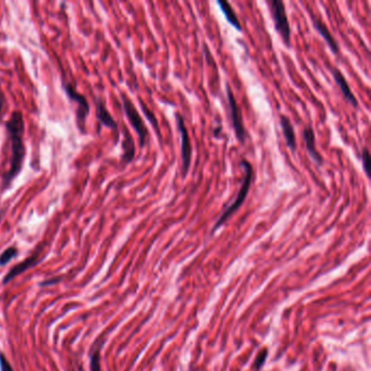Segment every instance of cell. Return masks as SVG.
Wrapping results in <instances>:
<instances>
[{"instance_id":"9c48e42d","label":"cell","mask_w":371,"mask_h":371,"mask_svg":"<svg viewBox=\"0 0 371 371\" xmlns=\"http://www.w3.org/2000/svg\"><path fill=\"white\" fill-rule=\"evenodd\" d=\"M312 21H313V25H314V27L316 28V31H317L320 35H321V37L324 39V42L327 43L329 48L332 50V53H335V54H338L340 53L339 44H338L337 41H335L333 35L331 34V32L329 31L327 25H325L320 19L314 17L313 14H312Z\"/></svg>"},{"instance_id":"e0dca14e","label":"cell","mask_w":371,"mask_h":371,"mask_svg":"<svg viewBox=\"0 0 371 371\" xmlns=\"http://www.w3.org/2000/svg\"><path fill=\"white\" fill-rule=\"evenodd\" d=\"M18 254L19 250L16 246L8 247L6 250H3L1 255H0V265H6L8 263L11 262L14 257H17Z\"/></svg>"},{"instance_id":"52a82bcc","label":"cell","mask_w":371,"mask_h":371,"mask_svg":"<svg viewBox=\"0 0 371 371\" xmlns=\"http://www.w3.org/2000/svg\"><path fill=\"white\" fill-rule=\"evenodd\" d=\"M227 96H228V104H229V109H230V116H231L232 127L234 129L235 135H237L238 142L240 144H244L245 139H246L247 137V132H246V129H245L244 127L242 111H240L239 107L238 106V103H237V100H235L233 92L229 84H227Z\"/></svg>"},{"instance_id":"2e32d148","label":"cell","mask_w":371,"mask_h":371,"mask_svg":"<svg viewBox=\"0 0 371 371\" xmlns=\"http://www.w3.org/2000/svg\"><path fill=\"white\" fill-rule=\"evenodd\" d=\"M102 342H98V346L96 345V348L89 356V368H91V371H102V366H100V347H102Z\"/></svg>"},{"instance_id":"44dd1931","label":"cell","mask_w":371,"mask_h":371,"mask_svg":"<svg viewBox=\"0 0 371 371\" xmlns=\"http://www.w3.org/2000/svg\"><path fill=\"white\" fill-rule=\"evenodd\" d=\"M0 371H14L6 356L0 352Z\"/></svg>"},{"instance_id":"ffe728a7","label":"cell","mask_w":371,"mask_h":371,"mask_svg":"<svg viewBox=\"0 0 371 371\" xmlns=\"http://www.w3.org/2000/svg\"><path fill=\"white\" fill-rule=\"evenodd\" d=\"M362 160H363L364 171H365L366 175H367V177H369V175H370V171H369V167H370V154H369L368 148H364L363 149Z\"/></svg>"},{"instance_id":"cb8c5ba5","label":"cell","mask_w":371,"mask_h":371,"mask_svg":"<svg viewBox=\"0 0 371 371\" xmlns=\"http://www.w3.org/2000/svg\"><path fill=\"white\" fill-rule=\"evenodd\" d=\"M2 214H3V212H2V210H0V220H1Z\"/></svg>"},{"instance_id":"6da1fadb","label":"cell","mask_w":371,"mask_h":371,"mask_svg":"<svg viewBox=\"0 0 371 371\" xmlns=\"http://www.w3.org/2000/svg\"><path fill=\"white\" fill-rule=\"evenodd\" d=\"M6 130L11 144V158H10V168L2 175L1 192L11 186L13 180L22 171L23 162L25 158V145H24V130L25 123L23 114L19 110H14L11 117L6 122Z\"/></svg>"},{"instance_id":"7402d4cb","label":"cell","mask_w":371,"mask_h":371,"mask_svg":"<svg viewBox=\"0 0 371 371\" xmlns=\"http://www.w3.org/2000/svg\"><path fill=\"white\" fill-rule=\"evenodd\" d=\"M6 104H7V99L6 97H4V94L1 89V85H0V120H1L2 118V113H3L4 107H6Z\"/></svg>"},{"instance_id":"3957f363","label":"cell","mask_w":371,"mask_h":371,"mask_svg":"<svg viewBox=\"0 0 371 371\" xmlns=\"http://www.w3.org/2000/svg\"><path fill=\"white\" fill-rule=\"evenodd\" d=\"M62 87L66 92L70 102L77 104V125L79 131L82 134H85L86 130V119L89 113V105L86 97L83 94L80 93L75 88L72 83L62 82Z\"/></svg>"},{"instance_id":"603a6c76","label":"cell","mask_w":371,"mask_h":371,"mask_svg":"<svg viewBox=\"0 0 371 371\" xmlns=\"http://www.w3.org/2000/svg\"><path fill=\"white\" fill-rule=\"evenodd\" d=\"M60 280H61V279L58 278V279H52V280H49V281H44V282H42L39 285H41V287H47V285H52V284H54V283L59 282Z\"/></svg>"},{"instance_id":"7a4b0ae2","label":"cell","mask_w":371,"mask_h":371,"mask_svg":"<svg viewBox=\"0 0 371 371\" xmlns=\"http://www.w3.org/2000/svg\"><path fill=\"white\" fill-rule=\"evenodd\" d=\"M240 165H242L243 169H244V178H243V181H242V184H240V187L238 189V195L237 197H235V199L233 200V202L229 205L228 207H225L224 210L222 212V213L220 214V217L218 218L217 222L214 223L213 228H212V234H213L217 230L222 227V225L228 221V220L230 219V217L237 212V210L242 206L244 200L246 199L247 195H248V192H249V188H250V185H252V182H253V178H254V169H253V165L252 163H250L249 161H247V160H240Z\"/></svg>"},{"instance_id":"4fadbf2b","label":"cell","mask_w":371,"mask_h":371,"mask_svg":"<svg viewBox=\"0 0 371 371\" xmlns=\"http://www.w3.org/2000/svg\"><path fill=\"white\" fill-rule=\"evenodd\" d=\"M280 125H281V129H282L285 143H287L288 147L291 150H292L293 153H295V152H296L297 143H296V136H295V132H294V128H293L292 122H291V120L287 116H284V114H281Z\"/></svg>"},{"instance_id":"277c9868","label":"cell","mask_w":371,"mask_h":371,"mask_svg":"<svg viewBox=\"0 0 371 371\" xmlns=\"http://www.w3.org/2000/svg\"><path fill=\"white\" fill-rule=\"evenodd\" d=\"M121 99H122V106L125 112V116H127L130 123H131L132 125V128L134 129V131L137 134L140 147H144L145 145L148 143V137H149L147 127L145 125L144 120L142 119V117H140L139 112L137 111V109L135 108L134 104L131 102V99H130L125 94L121 95Z\"/></svg>"},{"instance_id":"d6986e66","label":"cell","mask_w":371,"mask_h":371,"mask_svg":"<svg viewBox=\"0 0 371 371\" xmlns=\"http://www.w3.org/2000/svg\"><path fill=\"white\" fill-rule=\"evenodd\" d=\"M267 356H268V349H263L262 352L258 353L257 357H256L255 362H254L253 368L255 370H260V369H262V367L265 365V359H267Z\"/></svg>"},{"instance_id":"30bf717a","label":"cell","mask_w":371,"mask_h":371,"mask_svg":"<svg viewBox=\"0 0 371 371\" xmlns=\"http://www.w3.org/2000/svg\"><path fill=\"white\" fill-rule=\"evenodd\" d=\"M303 137H304L306 148H307V152L309 154L310 158H312L317 164L321 165L323 163V159L321 157V155H320V153L317 150V148H316L315 133H314L313 128L310 127V125L304 129Z\"/></svg>"},{"instance_id":"5b68a950","label":"cell","mask_w":371,"mask_h":371,"mask_svg":"<svg viewBox=\"0 0 371 371\" xmlns=\"http://www.w3.org/2000/svg\"><path fill=\"white\" fill-rule=\"evenodd\" d=\"M270 7H271L272 18L274 21V28L282 37L284 44L290 47L291 44V26L287 14V9L285 4L281 0H271L269 1Z\"/></svg>"},{"instance_id":"ac0fdd59","label":"cell","mask_w":371,"mask_h":371,"mask_svg":"<svg viewBox=\"0 0 371 371\" xmlns=\"http://www.w3.org/2000/svg\"><path fill=\"white\" fill-rule=\"evenodd\" d=\"M140 107H142L143 111H144V113H145V116L147 117V119L149 120L150 123H152V124L154 125L155 129H156L157 134L159 135V127H158V122H157L156 117H155V114H154L152 111H150V110L146 107V105H145L143 102H140Z\"/></svg>"},{"instance_id":"ba28073f","label":"cell","mask_w":371,"mask_h":371,"mask_svg":"<svg viewBox=\"0 0 371 371\" xmlns=\"http://www.w3.org/2000/svg\"><path fill=\"white\" fill-rule=\"evenodd\" d=\"M42 249H43L42 247H38L37 250H35V252L31 256H29V257H27L26 259L23 260V262H21L20 264L13 265V267L9 270L8 273L4 275L2 283L3 284L10 283V281H12L14 278H17L18 275L22 274L24 271H26L27 269L34 267V265H36L42 260V258H41Z\"/></svg>"},{"instance_id":"9a60e30c","label":"cell","mask_w":371,"mask_h":371,"mask_svg":"<svg viewBox=\"0 0 371 371\" xmlns=\"http://www.w3.org/2000/svg\"><path fill=\"white\" fill-rule=\"evenodd\" d=\"M218 4H219L220 9H221V11L225 16L227 21L230 24H231L235 29H238V31H242V25H240L239 20L237 16V13H235V11L233 10L231 4H230L228 1H224V0H219Z\"/></svg>"},{"instance_id":"5bb4252c","label":"cell","mask_w":371,"mask_h":371,"mask_svg":"<svg viewBox=\"0 0 371 371\" xmlns=\"http://www.w3.org/2000/svg\"><path fill=\"white\" fill-rule=\"evenodd\" d=\"M123 140H122V148H123V154H122V163L128 164L130 162L133 161V159L135 157V146H134V140L131 133L129 132V130L123 127Z\"/></svg>"},{"instance_id":"8992f818","label":"cell","mask_w":371,"mask_h":371,"mask_svg":"<svg viewBox=\"0 0 371 371\" xmlns=\"http://www.w3.org/2000/svg\"><path fill=\"white\" fill-rule=\"evenodd\" d=\"M175 121L179 129L180 135H181V157H182V174L183 178L186 177L188 173L190 161H192V144H190L189 134L186 127H185V121L183 117L180 113H175Z\"/></svg>"},{"instance_id":"7c38bea8","label":"cell","mask_w":371,"mask_h":371,"mask_svg":"<svg viewBox=\"0 0 371 371\" xmlns=\"http://www.w3.org/2000/svg\"><path fill=\"white\" fill-rule=\"evenodd\" d=\"M96 105H97V111H96V117L98 119V121L100 124L105 125L109 129H111L112 131L118 133V123L116 122V120L113 119V117L110 114L109 110L107 109L106 105L103 102L102 98H97L96 100Z\"/></svg>"},{"instance_id":"8fae6325","label":"cell","mask_w":371,"mask_h":371,"mask_svg":"<svg viewBox=\"0 0 371 371\" xmlns=\"http://www.w3.org/2000/svg\"><path fill=\"white\" fill-rule=\"evenodd\" d=\"M331 72H332V75H333V78L335 80V82H337V84L339 85V87L341 89V92H342L344 98L346 99L347 102L350 105H352L354 108H358L357 99H356V97L354 96L352 89H350L349 85L346 81V79L344 78V75L341 73L339 69H335V68L331 70Z\"/></svg>"}]
</instances>
